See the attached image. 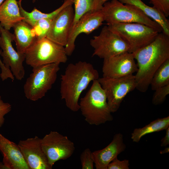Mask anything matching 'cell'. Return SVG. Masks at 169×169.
Segmentation results:
<instances>
[{
    "label": "cell",
    "instance_id": "cell-1",
    "mask_svg": "<svg viewBox=\"0 0 169 169\" xmlns=\"http://www.w3.org/2000/svg\"><path fill=\"white\" fill-rule=\"evenodd\" d=\"M132 53L138 68L134 75L136 89L145 92L154 73L169 59V36L162 32L159 33L152 42Z\"/></svg>",
    "mask_w": 169,
    "mask_h": 169
},
{
    "label": "cell",
    "instance_id": "cell-2",
    "mask_svg": "<svg viewBox=\"0 0 169 169\" xmlns=\"http://www.w3.org/2000/svg\"><path fill=\"white\" fill-rule=\"evenodd\" d=\"M98 71L91 64L79 61L70 63L61 75L60 93L67 107L73 112L79 109V100L90 83L99 78Z\"/></svg>",
    "mask_w": 169,
    "mask_h": 169
},
{
    "label": "cell",
    "instance_id": "cell-3",
    "mask_svg": "<svg viewBox=\"0 0 169 169\" xmlns=\"http://www.w3.org/2000/svg\"><path fill=\"white\" fill-rule=\"evenodd\" d=\"M79 109L89 124L98 125L113 120L105 92L98 79L93 81L90 89L79 103Z\"/></svg>",
    "mask_w": 169,
    "mask_h": 169
},
{
    "label": "cell",
    "instance_id": "cell-4",
    "mask_svg": "<svg viewBox=\"0 0 169 169\" xmlns=\"http://www.w3.org/2000/svg\"><path fill=\"white\" fill-rule=\"evenodd\" d=\"M101 10L107 24L139 23L152 28L159 33L162 31L158 23L134 5L124 4L118 0H111L105 2Z\"/></svg>",
    "mask_w": 169,
    "mask_h": 169
},
{
    "label": "cell",
    "instance_id": "cell-5",
    "mask_svg": "<svg viewBox=\"0 0 169 169\" xmlns=\"http://www.w3.org/2000/svg\"><path fill=\"white\" fill-rule=\"evenodd\" d=\"M26 64L33 68L67 61L65 47L46 37L37 39L25 53Z\"/></svg>",
    "mask_w": 169,
    "mask_h": 169
},
{
    "label": "cell",
    "instance_id": "cell-6",
    "mask_svg": "<svg viewBox=\"0 0 169 169\" xmlns=\"http://www.w3.org/2000/svg\"><path fill=\"white\" fill-rule=\"evenodd\" d=\"M60 64L53 63L33 68L23 86L25 96L37 101L44 97L55 82Z\"/></svg>",
    "mask_w": 169,
    "mask_h": 169
},
{
    "label": "cell",
    "instance_id": "cell-7",
    "mask_svg": "<svg viewBox=\"0 0 169 169\" xmlns=\"http://www.w3.org/2000/svg\"><path fill=\"white\" fill-rule=\"evenodd\" d=\"M128 44L129 52L133 53L152 42L159 32L156 29L139 23L107 24Z\"/></svg>",
    "mask_w": 169,
    "mask_h": 169
},
{
    "label": "cell",
    "instance_id": "cell-8",
    "mask_svg": "<svg viewBox=\"0 0 169 169\" xmlns=\"http://www.w3.org/2000/svg\"><path fill=\"white\" fill-rule=\"evenodd\" d=\"M90 44L94 49L92 56H97L103 59L129 52L128 44L107 26H104L99 35L94 36Z\"/></svg>",
    "mask_w": 169,
    "mask_h": 169
},
{
    "label": "cell",
    "instance_id": "cell-9",
    "mask_svg": "<svg viewBox=\"0 0 169 169\" xmlns=\"http://www.w3.org/2000/svg\"><path fill=\"white\" fill-rule=\"evenodd\" d=\"M98 80L105 92L111 113L117 111L125 96L136 87L133 74L118 78L102 76Z\"/></svg>",
    "mask_w": 169,
    "mask_h": 169
},
{
    "label": "cell",
    "instance_id": "cell-10",
    "mask_svg": "<svg viewBox=\"0 0 169 169\" xmlns=\"http://www.w3.org/2000/svg\"><path fill=\"white\" fill-rule=\"evenodd\" d=\"M43 151L48 163L52 167L56 161L65 160L74 153V143L66 136L56 131H51L41 139Z\"/></svg>",
    "mask_w": 169,
    "mask_h": 169
},
{
    "label": "cell",
    "instance_id": "cell-11",
    "mask_svg": "<svg viewBox=\"0 0 169 169\" xmlns=\"http://www.w3.org/2000/svg\"><path fill=\"white\" fill-rule=\"evenodd\" d=\"M0 55L3 58V63L7 69H10L14 77L21 80L25 74L23 64L25 60V54L16 51L13 48L12 42L14 40L13 34L0 25Z\"/></svg>",
    "mask_w": 169,
    "mask_h": 169
},
{
    "label": "cell",
    "instance_id": "cell-12",
    "mask_svg": "<svg viewBox=\"0 0 169 169\" xmlns=\"http://www.w3.org/2000/svg\"><path fill=\"white\" fill-rule=\"evenodd\" d=\"M101 10L84 14L72 28L67 43L65 46L67 56L71 55L74 50L75 41L79 34H90L102 24L105 19Z\"/></svg>",
    "mask_w": 169,
    "mask_h": 169
},
{
    "label": "cell",
    "instance_id": "cell-13",
    "mask_svg": "<svg viewBox=\"0 0 169 169\" xmlns=\"http://www.w3.org/2000/svg\"><path fill=\"white\" fill-rule=\"evenodd\" d=\"M72 5L63 9L53 19L46 37L65 46L67 44L74 18Z\"/></svg>",
    "mask_w": 169,
    "mask_h": 169
},
{
    "label": "cell",
    "instance_id": "cell-14",
    "mask_svg": "<svg viewBox=\"0 0 169 169\" xmlns=\"http://www.w3.org/2000/svg\"><path fill=\"white\" fill-rule=\"evenodd\" d=\"M138 68L132 53H122L104 59L103 77L118 78L133 74Z\"/></svg>",
    "mask_w": 169,
    "mask_h": 169
},
{
    "label": "cell",
    "instance_id": "cell-15",
    "mask_svg": "<svg viewBox=\"0 0 169 169\" xmlns=\"http://www.w3.org/2000/svg\"><path fill=\"white\" fill-rule=\"evenodd\" d=\"M41 139L35 136L20 140L18 145L29 169H51L43 151Z\"/></svg>",
    "mask_w": 169,
    "mask_h": 169
},
{
    "label": "cell",
    "instance_id": "cell-16",
    "mask_svg": "<svg viewBox=\"0 0 169 169\" xmlns=\"http://www.w3.org/2000/svg\"><path fill=\"white\" fill-rule=\"evenodd\" d=\"M126 148L123 135L120 133L115 134L111 142L106 147L92 152L96 168L107 169L108 164Z\"/></svg>",
    "mask_w": 169,
    "mask_h": 169
},
{
    "label": "cell",
    "instance_id": "cell-17",
    "mask_svg": "<svg viewBox=\"0 0 169 169\" xmlns=\"http://www.w3.org/2000/svg\"><path fill=\"white\" fill-rule=\"evenodd\" d=\"M0 151L3 162L9 169H29L18 145L0 133Z\"/></svg>",
    "mask_w": 169,
    "mask_h": 169
},
{
    "label": "cell",
    "instance_id": "cell-18",
    "mask_svg": "<svg viewBox=\"0 0 169 169\" xmlns=\"http://www.w3.org/2000/svg\"><path fill=\"white\" fill-rule=\"evenodd\" d=\"M17 51L25 54L37 39L33 28L23 20L16 23L13 28Z\"/></svg>",
    "mask_w": 169,
    "mask_h": 169
},
{
    "label": "cell",
    "instance_id": "cell-19",
    "mask_svg": "<svg viewBox=\"0 0 169 169\" xmlns=\"http://www.w3.org/2000/svg\"><path fill=\"white\" fill-rule=\"evenodd\" d=\"M23 19L16 0H5L0 5V25L5 29L9 30Z\"/></svg>",
    "mask_w": 169,
    "mask_h": 169
},
{
    "label": "cell",
    "instance_id": "cell-20",
    "mask_svg": "<svg viewBox=\"0 0 169 169\" xmlns=\"http://www.w3.org/2000/svg\"><path fill=\"white\" fill-rule=\"evenodd\" d=\"M124 4L134 5L161 27L162 32L169 36V20L164 15L153 7L149 6L141 0H118Z\"/></svg>",
    "mask_w": 169,
    "mask_h": 169
},
{
    "label": "cell",
    "instance_id": "cell-21",
    "mask_svg": "<svg viewBox=\"0 0 169 169\" xmlns=\"http://www.w3.org/2000/svg\"><path fill=\"white\" fill-rule=\"evenodd\" d=\"M22 1L19 0L18 3L21 14L24 18L23 20L32 27L40 19L47 18L54 19L63 9L68 6L73 4L72 0H65L59 8L50 13H42L35 8L30 12L26 11L22 7Z\"/></svg>",
    "mask_w": 169,
    "mask_h": 169
},
{
    "label": "cell",
    "instance_id": "cell-22",
    "mask_svg": "<svg viewBox=\"0 0 169 169\" xmlns=\"http://www.w3.org/2000/svg\"><path fill=\"white\" fill-rule=\"evenodd\" d=\"M169 127V116L159 118L142 128L134 129L131 138L134 142L138 143L143 136L152 133L165 130Z\"/></svg>",
    "mask_w": 169,
    "mask_h": 169
},
{
    "label": "cell",
    "instance_id": "cell-23",
    "mask_svg": "<svg viewBox=\"0 0 169 169\" xmlns=\"http://www.w3.org/2000/svg\"><path fill=\"white\" fill-rule=\"evenodd\" d=\"M72 0L74 8V18L71 28L83 15L88 12L101 10L104 4L109 0Z\"/></svg>",
    "mask_w": 169,
    "mask_h": 169
},
{
    "label": "cell",
    "instance_id": "cell-24",
    "mask_svg": "<svg viewBox=\"0 0 169 169\" xmlns=\"http://www.w3.org/2000/svg\"><path fill=\"white\" fill-rule=\"evenodd\" d=\"M169 84V59L157 69L151 79L150 85L152 90Z\"/></svg>",
    "mask_w": 169,
    "mask_h": 169
},
{
    "label": "cell",
    "instance_id": "cell-25",
    "mask_svg": "<svg viewBox=\"0 0 169 169\" xmlns=\"http://www.w3.org/2000/svg\"><path fill=\"white\" fill-rule=\"evenodd\" d=\"M53 19L47 18L40 19L32 27L37 39L46 37Z\"/></svg>",
    "mask_w": 169,
    "mask_h": 169
},
{
    "label": "cell",
    "instance_id": "cell-26",
    "mask_svg": "<svg viewBox=\"0 0 169 169\" xmlns=\"http://www.w3.org/2000/svg\"><path fill=\"white\" fill-rule=\"evenodd\" d=\"M152 102L156 105L162 104L169 94V84L159 87L154 90Z\"/></svg>",
    "mask_w": 169,
    "mask_h": 169
},
{
    "label": "cell",
    "instance_id": "cell-27",
    "mask_svg": "<svg viewBox=\"0 0 169 169\" xmlns=\"http://www.w3.org/2000/svg\"><path fill=\"white\" fill-rule=\"evenodd\" d=\"M81 168L82 169H93L94 160L93 152L89 148L85 149L80 156Z\"/></svg>",
    "mask_w": 169,
    "mask_h": 169
},
{
    "label": "cell",
    "instance_id": "cell-28",
    "mask_svg": "<svg viewBox=\"0 0 169 169\" xmlns=\"http://www.w3.org/2000/svg\"><path fill=\"white\" fill-rule=\"evenodd\" d=\"M153 7L162 13L166 17L169 15V0H149Z\"/></svg>",
    "mask_w": 169,
    "mask_h": 169
},
{
    "label": "cell",
    "instance_id": "cell-29",
    "mask_svg": "<svg viewBox=\"0 0 169 169\" xmlns=\"http://www.w3.org/2000/svg\"><path fill=\"white\" fill-rule=\"evenodd\" d=\"M129 160L120 161L117 157L108 164L107 169H129Z\"/></svg>",
    "mask_w": 169,
    "mask_h": 169
},
{
    "label": "cell",
    "instance_id": "cell-30",
    "mask_svg": "<svg viewBox=\"0 0 169 169\" xmlns=\"http://www.w3.org/2000/svg\"><path fill=\"white\" fill-rule=\"evenodd\" d=\"M11 105L8 103L4 102L0 96V127L4 123V116L11 110Z\"/></svg>",
    "mask_w": 169,
    "mask_h": 169
},
{
    "label": "cell",
    "instance_id": "cell-31",
    "mask_svg": "<svg viewBox=\"0 0 169 169\" xmlns=\"http://www.w3.org/2000/svg\"><path fill=\"white\" fill-rule=\"evenodd\" d=\"M1 32L0 31V36ZM1 50H0V56ZM0 67L1 69V73L0 74L1 78L3 81L8 78L11 79L13 81L14 80V77L13 76L10 69H7L5 66L0 58Z\"/></svg>",
    "mask_w": 169,
    "mask_h": 169
},
{
    "label": "cell",
    "instance_id": "cell-32",
    "mask_svg": "<svg viewBox=\"0 0 169 169\" xmlns=\"http://www.w3.org/2000/svg\"><path fill=\"white\" fill-rule=\"evenodd\" d=\"M166 134L161 141V146L165 147L169 145V127L165 130Z\"/></svg>",
    "mask_w": 169,
    "mask_h": 169
},
{
    "label": "cell",
    "instance_id": "cell-33",
    "mask_svg": "<svg viewBox=\"0 0 169 169\" xmlns=\"http://www.w3.org/2000/svg\"><path fill=\"white\" fill-rule=\"evenodd\" d=\"M169 147H167L165 148L164 150H161L160 153L161 154H162L166 153H169Z\"/></svg>",
    "mask_w": 169,
    "mask_h": 169
},
{
    "label": "cell",
    "instance_id": "cell-34",
    "mask_svg": "<svg viewBox=\"0 0 169 169\" xmlns=\"http://www.w3.org/2000/svg\"><path fill=\"white\" fill-rule=\"evenodd\" d=\"M0 169H9L3 162H0Z\"/></svg>",
    "mask_w": 169,
    "mask_h": 169
},
{
    "label": "cell",
    "instance_id": "cell-35",
    "mask_svg": "<svg viewBox=\"0 0 169 169\" xmlns=\"http://www.w3.org/2000/svg\"><path fill=\"white\" fill-rule=\"evenodd\" d=\"M5 0H0V5L5 1Z\"/></svg>",
    "mask_w": 169,
    "mask_h": 169
},
{
    "label": "cell",
    "instance_id": "cell-36",
    "mask_svg": "<svg viewBox=\"0 0 169 169\" xmlns=\"http://www.w3.org/2000/svg\"><path fill=\"white\" fill-rule=\"evenodd\" d=\"M33 3H34L36 0H32Z\"/></svg>",
    "mask_w": 169,
    "mask_h": 169
}]
</instances>
